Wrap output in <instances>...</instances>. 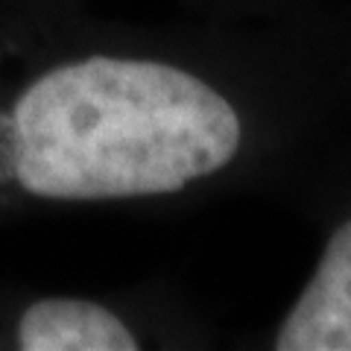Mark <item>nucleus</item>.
<instances>
[{"label": "nucleus", "instance_id": "1", "mask_svg": "<svg viewBox=\"0 0 351 351\" xmlns=\"http://www.w3.org/2000/svg\"><path fill=\"white\" fill-rule=\"evenodd\" d=\"M351 138V3L281 21L0 0V228L80 208H290Z\"/></svg>", "mask_w": 351, "mask_h": 351}, {"label": "nucleus", "instance_id": "2", "mask_svg": "<svg viewBox=\"0 0 351 351\" xmlns=\"http://www.w3.org/2000/svg\"><path fill=\"white\" fill-rule=\"evenodd\" d=\"M226 334L167 276L106 290H38L0 281V351H208Z\"/></svg>", "mask_w": 351, "mask_h": 351}, {"label": "nucleus", "instance_id": "3", "mask_svg": "<svg viewBox=\"0 0 351 351\" xmlns=\"http://www.w3.org/2000/svg\"><path fill=\"white\" fill-rule=\"evenodd\" d=\"M287 211L319 237L311 276L269 325L228 348L351 351V138L313 170Z\"/></svg>", "mask_w": 351, "mask_h": 351}, {"label": "nucleus", "instance_id": "4", "mask_svg": "<svg viewBox=\"0 0 351 351\" xmlns=\"http://www.w3.org/2000/svg\"><path fill=\"white\" fill-rule=\"evenodd\" d=\"M184 15L217 21H281L331 9L348 0H176Z\"/></svg>", "mask_w": 351, "mask_h": 351}]
</instances>
